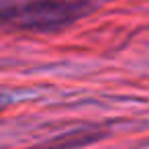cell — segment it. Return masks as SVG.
Instances as JSON below:
<instances>
[{"mask_svg":"<svg viewBox=\"0 0 149 149\" xmlns=\"http://www.w3.org/2000/svg\"><path fill=\"white\" fill-rule=\"evenodd\" d=\"M92 8V0H0V27L55 33L74 25Z\"/></svg>","mask_w":149,"mask_h":149,"instance_id":"cell-1","label":"cell"},{"mask_svg":"<svg viewBox=\"0 0 149 149\" xmlns=\"http://www.w3.org/2000/svg\"><path fill=\"white\" fill-rule=\"evenodd\" d=\"M94 139V135H88L84 137V133H74V135H63L59 139H53L49 143H43V145H37L33 149H74L78 145H84V143H90Z\"/></svg>","mask_w":149,"mask_h":149,"instance_id":"cell-2","label":"cell"},{"mask_svg":"<svg viewBox=\"0 0 149 149\" xmlns=\"http://www.w3.org/2000/svg\"><path fill=\"white\" fill-rule=\"evenodd\" d=\"M2 106H4V102H2V100H0V108H2Z\"/></svg>","mask_w":149,"mask_h":149,"instance_id":"cell-3","label":"cell"}]
</instances>
